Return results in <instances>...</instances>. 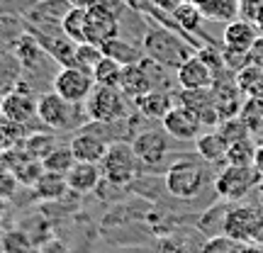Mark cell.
Segmentation results:
<instances>
[{"instance_id":"6da1fadb","label":"cell","mask_w":263,"mask_h":253,"mask_svg":"<svg viewBox=\"0 0 263 253\" xmlns=\"http://www.w3.org/2000/svg\"><path fill=\"white\" fill-rule=\"evenodd\" d=\"M141 49H144L146 59H151L154 64L163 66V68H171V71H178L188 59H193L197 54L190 42H185L183 37H178L176 32H171L166 27L146 29Z\"/></svg>"},{"instance_id":"7a4b0ae2","label":"cell","mask_w":263,"mask_h":253,"mask_svg":"<svg viewBox=\"0 0 263 253\" xmlns=\"http://www.w3.org/2000/svg\"><path fill=\"white\" fill-rule=\"evenodd\" d=\"M210 183V168L207 161L200 156H180L168 166L163 176V185L178 200H195Z\"/></svg>"},{"instance_id":"3957f363","label":"cell","mask_w":263,"mask_h":253,"mask_svg":"<svg viewBox=\"0 0 263 253\" xmlns=\"http://www.w3.org/2000/svg\"><path fill=\"white\" fill-rule=\"evenodd\" d=\"M224 234L244 246H263V205H232L224 219Z\"/></svg>"},{"instance_id":"277c9868","label":"cell","mask_w":263,"mask_h":253,"mask_svg":"<svg viewBox=\"0 0 263 253\" xmlns=\"http://www.w3.org/2000/svg\"><path fill=\"white\" fill-rule=\"evenodd\" d=\"M100 168H103L105 183H110L115 188H122V185H129V183L137 180L141 170V161L137 159L132 144L112 141L107 153H105V159L100 161Z\"/></svg>"},{"instance_id":"5b68a950","label":"cell","mask_w":263,"mask_h":253,"mask_svg":"<svg viewBox=\"0 0 263 253\" xmlns=\"http://www.w3.org/2000/svg\"><path fill=\"white\" fill-rule=\"evenodd\" d=\"M263 180V176L254 166H232L227 163L224 168L215 176V192L219 195V200L224 202H239L244 200L251 190Z\"/></svg>"},{"instance_id":"8992f818","label":"cell","mask_w":263,"mask_h":253,"mask_svg":"<svg viewBox=\"0 0 263 253\" xmlns=\"http://www.w3.org/2000/svg\"><path fill=\"white\" fill-rule=\"evenodd\" d=\"M85 114L90 117V122H100V124L122 122V120H127L124 93L120 90V88L95 85L90 98L85 100Z\"/></svg>"},{"instance_id":"52a82bcc","label":"cell","mask_w":263,"mask_h":253,"mask_svg":"<svg viewBox=\"0 0 263 253\" xmlns=\"http://www.w3.org/2000/svg\"><path fill=\"white\" fill-rule=\"evenodd\" d=\"M78 117H81V105L66 103L54 90L37 98V120L49 129H73L78 127Z\"/></svg>"},{"instance_id":"ba28073f","label":"cell","mask_w":263,"mask_h":253,"mask_svg":"<svg viewBox=\"0 0 263 253\" xmlns=\"http://www.w3.org/2000/svg\"><path fill=\"white\" fill-rule=\"evenodd\" d=\"M163 66L154 64L151 59H141L139 64H132L122 68V81H120V90L124 93V98H141V95L151 93V90H159L156 78H163Z\"/></svg>"},{"instance_id":"9c48e42d","label":"cell","mask_w":263,"mask_h":253,"mask_svg":"<svg viewBox=\"0 0 263 253\" xmlns=\"http://www.w3.org/2000/svg\"><path fill=\"white\" fill-rule=\"evenodd\" d=\"M54 93L61 95L66 103L71 105H85V100L90 98L95 88L93 73H88L78 66H61V71H57L54 81H51Z\"/></svg>"},{"instance_id":"30bf717a","label":"cell","mask_w":263,"mask_h":253,"mask_svg":"<svg viewBox=\"0 0 263 253\" xmlns=\"http://www.w3.org/2000/svg\"><path fill=\"white\" fill-rule=\"evenodd\" d=\"M120 37V20L107 3H95L85 12V42L95 47H105L107 42Z\"/></svg>"},{"instance_id":"8fae6325","label":"cell","mask_w":263,"mask_h":253,"mask_svg":"<svg viewBox=\"0 0 263 253\" xmlns=\"http://www.w3.org/2000/svg\"><path fill=\"white\" fill-rule=\"evenodd\" d=\"M0 120L15 127H27L32 120H37V98L22 85L5 93L0 98Z\"/></svg>"},{"instance_id":"7c38bea8","label":"cell","mask_w":263,"mask_h":253,"mask_svg":"<svg viewBox=\"0 0 263 253\" xmlns=\"http://www.w3.org/2000/svg\"><path fill=\"white\" fill-rule=\"evenodd\" d=\"M178 98V105L180 107H185L188 112H193L202 122V127L207 129H215L219 127V112H217L215 107V93H212V88H197V90H185V88H180V93L176 95Z\"/></svg>"},{"instance_id":"4fadbf2b","label":"cell","mask_w":263,"mask_h":253,"mask_svg":"<svg viewBox=\"0 0 263 253\" xmlns=\"http://www.w3.org/2000/svg\"><path fill=\"white\" fill-rule=\"evenodd\" d=\"M132 149L137 153V159L141 161V166L156 168L159 163H163V159L168 156V151H171L168 134L163 129H144L134 137Z\"/></svg>"},{"instance_id":"5bb4252c","label":"cell","mask_w":263,"mask_h":253,"mask_svg":"<svg viewBox=\"0 0 263 253\" xmlns=\"http://www.w3.org/2000/svg\"><path fill=\"white\" fill-rule=\"evenodd\" d=\"M32 37L39 42V47L47 51L49 56L54 59V61H59L61 66H73L76 61V49H78V44L76 42H71V39L66 37L61 29H32Z\"/></svg>"},{"instance_id":"9a60e30c","label":"cell","mask_w":263,"mask_h":253,"mask_svg":"<svg viewBox=\"0 0 263 253\" xmlns=\"http://www.w3.org/2000/svg\"><path fill=\"white\" fill-rule=\"evenodd\" d=\"M161 127H163V131H166L168 137H173V139H178V141H195L197 137L202 134V129H205L195 114L188 112V110L180 107V105H176V107L161 120Z\"/></svg>"},{"instance_id":"2e32d148","label":"cell","mask_w":263,"mask_h":253,"mask_svg":"<svg viewBox=\"0 0 263 253\" xmlns=\"http://www.w3.org/2000/svg\"><path fill=\"white\" fill-rule=\"evenodd\" d=\"M212 93H215V107L219 112V120H232V117H239L241 110H244V90L236 81H217L212 85Z\"/></svg>"},{"instance_id":"e0dca14e","label":"cell","mask_w":263,"mask_h":253,"mask_svg":"<svg viewBox=\"0 0 263 253\" xmlns=\"http://www.w3.org/2000/svg\"><path fill=\"white\" fill-rule=\"evenodd\" d=\"M71 151H73L76 161H81V163H100L105 159V153L110 149V141L103 139V137H98L95 131H88V129H81L73 134V139H71Z\"/></svg>"},{"instance_id":"ac0fdd59","label":"cell","mask_w":263,"mask_h":253,"mask_svg":"<svg viewBox=\"0 0 263 253\" xmlns=\"http://www.w3.org/2000/svg\"><path fill=\"white\" fill-rule=\"evenodd\" d=\"M176 81H178V85L185 88V90H197V88H212L217 81V75H215V71L195 54V56L188 59V61L176 71Z\"/></svg>"},{"instance_id":"d6986e66","label":"cell","mask_w":263,"mask_h":253,"mask_svg":"<svg viewBox=\"0 0 263 253\" xmlns=\"http://www.w3.org/2000/svg\"><path fill=\"white\" fill-rule=\"evenodd\" d=\"M66 183H68V190L76 192V195L95 192L100 188V183H103V168H100V163H81V161H76V166L66 176Z\"/></svg>"},{"instance_id":"ffe728a7","label":"cell","mask_w":263,"mask_h":253,"mask_svg":"<svg viewBox=\"0 0 263 253\" xmlns=\"http://www.w3.org/2000/svg\"><path fill=\"white\" fill-rule=\"evenodd\" d=\"M258 42V32L256 25L249 20H232L224 29V49L229 51H239V54H249L254 44Z\"/></svg>"},{"instance_id":"44dd1931","label":"cell","mask_w":263,"mask_h":253,"mask_svg":"<svg viewBox=\"0 0 263 253\" xmlns=\"http://www.w3.org/2000/svg\"><path fill=\"white\" fill-rule=\"evenodd\" d=\"M197 156L207 163H217V161H227V151H229V141L224 139V134L219 129L202 131L195 139Z\"/></svg>"},{"instance_id":"7402d4cb","label":"cell","mask_w":263,"mask_h":253,"mask_svg":"<svg viewBox=\"0 0 263 253\" xmlns=\"http://www.w3.org/2000/svg\"><path fill=\"white\" fill-rule=\"evenodd\" d=\"M134 103H137V110L141 112V117H146V120H163L176 107L166 90H151V93L137 98Z\"/></svg>"},{"instance_id":"603a6c76","label":"cell","mask_w":263,"mask_h":253,"mask_svg":"<svg viewBox=\"0 0 263 253\" xmlns=\"http://www.w3.org/2000/svg\"><path fill=\"white\" fill-rule=\"evenodd\" d=\"M103 54L107 59H112V61H117V64L122 66H132V64H139L141 59H144V49L134 47V44H129L127 39H112V42H107L103 47Z\"/></svg>"},{"instance_id":"cb8c5ba5","label":"cell","mask_w":263,"mask_h":253,"mask_svg":"<svg viewBox=\"0 0 263 253\" xmlns=\"http://www.w3.org/2000/svg\"><path fill=\"white\" fill-rule=\"evenodd\" d=\"M229 202H217L212 205L207 212L200 215L197 219V229H202L207 236H217V234H224V219H227V212H229Z\"/></svg>"},{"instance_id":"d4e9b609","label":"cell","mask_w":263,"mask_h":253,"mask_svg":"<svg viewBox=\"0 0 263 253\" xmlns=\"http://www.w3.org/2000/svg\"><path fill=\"white\" fill-rule=\"evenodd\" d=\"M34 195L39 200H61L64 192L68 190V183H66V176H59V173H49L44 170L42 178L34 183Z\"/></svg>"},{"instance_id":"484cf974","label":"cell","mask_w":263,"mask_h":253,"mask_svg":"<svg viewBox=\"0 0 263 253\" xmlns=\"http://www.w3.org/2000/svg\"><path fill=\"white\" fill-rule=\"evenodd\" d=\"M207 20H236L239 3L236 0H190Z\"/></svg>"},{"instance_id":"4316f807","label":"cell","mask_w":263,"mask_h":253,"mask_svg":"<svg viewBox=\"0 0 263 253\" xmlns=\"http://www.w3.org/2000/svg\"><path fill=\"white\" fill-rule=\"evenodd\" d=\"M85 12L88 8H68L61 17V32L76 44H85Z\"/></svg>"},{"instance_id":"83f0119b","label":"cell","mask_w":263,"mask_h":253,"mask_svg":"<svg viewBox=\"0 0 263 253\" xmlns=\"http://www.w3.org/2000/svg\"><path fill=\"white\" fill-rule=\"evenodd\" d=\"M0 248L3 253H32L37 244L32 241V236L22 229H10L5 234H0Z\"/></svg>"},{"instance_id":"f1b7e54d","label":"cell","mask_w":263,"mask_h":253,"mask_svg":"<svg viewBox=\"0 0 263 253\" xmlns=\"http://www.w3.org/2000/svg\"><path fill=\"white\" fill-rule=\"evenodd\" d=\"M42 166H44V170H49V173L68 176V170L76 166V156H73V151H71V146H57L47 159L42 161Z\"/></svg>"},{"instance_id":"f546056e","label":"cell","mask_w":263,"mask_h":253,"mask_svg":"<svg viewBox=\"0 0 263 253\" xmlns=\"http://www.w3.org/2000/svg\"><path fill=\"white\" fill-rule=\"evenodd\" d=\"M95 85H105V88H120V81H122V66L112 61V59L105 56L100 64L95 66L93 71Z\"/></svg>"},{"instance_id":"4dcf8cb0","label":"cell","mask_w":263,"mask_h":253,"mask_svg":"<svg viewBox=\"0 0 263 253\" xmlns=\"http://www.w3.org/2000/svg\"><path fill=\"white\" fill-rule=\"evenodd\" d=\"M254 159H256V144L251 139H241L229 144L227 163H232V166H254Z\"/></svg>"},{"instance_id":"1f68e13d","label":"cell","mask_w":263,"mask_h":253,"mask_svg":"<svg viewBox=\"0 0 263 253\" xmlns=\"http://www.w3.org/2000/svg\"><path fill=\"white\" fill-rule=\"evenodd\" d=\"M22 149L27 151L29 156H34L37 161H44L51 151L57 149V141H54L51 134H29L25 144H22Z\"/></svg>"},{"instance_id":"d6a6232c","label":"cell","mask_w":263,"mask_h":253,"mask_svg":"<svg viewBox=\"0 0 263 253\" xmlns=\"http://www.w3.org/2000/svg\"><path fill=\"white\" fill-rule=\"evenodd\" d=\"M173 17H176V22H178V25L185 29L188 34H193V32H197V29H200V22H202V12L197 10L195 3L185 0L183 5H178V8L173 10Z\"/></svg>"},{"instance_id":"836d02e7","label":"cell","mask_w":263,"mask_h":253,"mask_svg":"<svg viewBox=\"0 0 263 253\" xmlns=\"http://www.w3.org/2000/svg\"><path fill=\"white\" fill-rule=\"evenodd\" d=\"M105 59L103 54V47H95V44H78V49H76V61L73 66H78V68H83V71H88V73H93L95 66L100 64Z\"/></svg>"},{"instance_id":"e575fe53","label":"cell","mask_w":263,"mask_h":253,"mask_svg":"<svg viewBox=\"0 0 263 253\" xmlns=\"http://www.w3.org/2000/svg\"><path fill=\"white\" fill-rule=\"evenodd\" d=\"M241 251H244V244H239L236 239L227 234L207 236V241L200 248V253H241Z\"/></svg>"},{"instance_id":"d590c367","label":"cell","mask_w":263,"mask_h":253,"mask_svg":"<svg viewBox=\"0 0 263 253\" xmlns=\"http://www.w3.org/2000/svg\"><path fill=\"white\" fill-rule=\"evenodd\" d=\"M217 129L224 134V139L229 144H234V141H241V139H249V124L244 122V117L239 114V117H232V120H224V122H219Z\"/></svg>"},{"instance_id":"8d00e7d4","label":"cell","mask_w":263,"mask_h":253,"mask_svg":"<svg viewBox=\"0 0 263 253\" xmlns=\"http://www.w3.org/2000/svg\"><path fill=\"white\" fill-rule=\"evenodd\" d=\"M17 188H20L17 176L12 173V168L8 166V161L0 156V197H5V200L15 197Z\"/></svg>"},{"instance_id":"74e56055","label":"cell","mask_w":263,"mask_h":253,"mask_svg":"<svg viewBox=\"0 0 263 253\" xmlns=\"http://www.w3.org/2000/svg\"><path fill=\"white\" fill-rule=\"evenodd\" d=\"M22 129H25V127H15V124L0 120V156H3L5 151L20 146V134H22Z\"/></svg>"},{"instance_id":"f35d334b","label":"cell","mask_w":263,"mask_h":253,"mask_svg":"<svg viewBox=\"0 0 263 253\" xmlns=\"http://www.w3.org/2000/svg\"><path fill=\"white\" fill-rule=\"evenodd\" d=\"M39 251L42 253H68V248H66L61 241H49V244H44Z\"/></svg>"},{"instance_id":"ab89813d","label":"cell","mask_w":263,"mask_h":253,"mask_svg":"<svg viewBox=\"0 0 263 253\" xmlns=\"http://www.w3.org/2000/svg\"><path fill=\"white\" fill-rule=\"evenodd\" d=\"M156 5H161L163 10H168V12H173V10L178 8V5H183L185 0H154Z\"/></svg>"},{"instance_id":"60d3db41","label":"cell","mask_w":263,"mask_h":253,"mask_svg":"<svg viewBox=\"0 0 263 253\" xmlns=\"http://www.w3.org/2000/svg\"><path fill=\"white\" fill-rule=\"evenodd\" d=\"M254 168L258 170L263 176V144L261 146H256V159H254Z\"/></svg>"},{"instance_id":"b9f144b4","label":"cell","mask_w":263,"mask_h":253,"mask_svg":"<svg viewBox=\"0 0 263 253\" xmlns=\"http://www.w3.org/2000/svg\"><path fill=\"white\" fill-rule=\"evenodd\" d=\"M95 3H100V0H66V5H71V8H90Z\"/></svg>"},{"instance_id":"7bdbcfd3","label":"cell","mask_w":263,"mask_h":253,"mask_svg":"<svg viewBox=\"0 0 263 253\" xmlns=\"http://www.w3.org/2000/svg\"><path fill=\"white\" fill-rule=\"evenodd\" d=\"M5 215H8V200H5V197H0V222L5 219Z\"/></svg>"},{"instance_id":"ee69618b","label":"cell","mask_w":263,"mask_h":253,"mask_svg":"<svg viewBox=\"0 0 263 253\" xmlns=\"http://www.w3.org/2000/svg\"><path fill=\"white\" fill-rule=\"evenodd\" d=\"M241 253H263V246H244Z\"/></svg>"},{"instance_id":"f6af8a7d","label":"cell","mask_w":263,"mask_h":253,"mask_svg":"<svg viewBox=\"0 0 263 253\" xmlns=\"http://www.w3.org/2000/svg\"><path fill=\"white\" fill-rule=\"evenodd\" d=\"M32 253H42V251H39V248H34V251H32Z\"/></svg>"},{"instance_id":"bcb514c9","label":"cell","mask_w":263,"mask_h":253,"mask_svg":"<svg viewBox=\"0 0 263 253\" xmlns=\"http://www.w3.org/2000/svg\"><path fill=\"white\" fill-rule=\"evenodd\" d=\"M261 205H263V190H261Z\"/></svg>"}]
</instances>
